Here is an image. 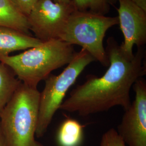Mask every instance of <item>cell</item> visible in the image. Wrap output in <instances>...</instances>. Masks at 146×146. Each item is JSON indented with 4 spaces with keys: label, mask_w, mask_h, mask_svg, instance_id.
Listing matches in <instances>:
<instances>
[{
    "label": "cell",
    "mask_w": 146,
    "mask_h": 146,
    "mask_svg": "<svg viewBox=\"0 0 146 146\" xmlns=\"http://www.w3.org/2000/svg\"><path fill=\"white\" fill-rule=\"evenodd\" d=\"M135 99L125 110L116 130L127 146H146V83L142 78L134 84Z\"/></svg>",
    "instance_id": "7"
},
{
    "label": "cell",
    "mask_w": 146,
    "mask_h": 146,
    "mask_svg": "<svg viewBox=\"0 0 146 146\" xmlns=\"http://www.w3.org/2000/svg\"><path fill=\"white\" fill-rule=\"evenodd\" d=\"M21 82L9 67L0 63V116Z\"/></svg>",
    "instance_id": "12"
},
{
    "label": "cell",
    "mask_w": 146,
    "mask_h": 146,
    "mask_svg": "<svg viewBox=\"0 0 146 146\" xmlns=\"http://www.w3.org/2000/svg\"><path fill=\"white\" fill-rule=\"evenodd\" d=\"M75 11L73 2L56 3L38 0L27 16L30 30L42 42L59 39L70 15Z\"/></svg>",
    "instance_id": "6"
},
{
    "label": "cell",
    "mask_w": 146,
    "mask_h": 146,
    "mask_svg": "<svg viewBox=\"0 0 146 146\" xmlns=\"http://www.w3.org/2000/svg\"><path fill=\"white\" fill-rule=\"evenodd\" d=\"M0 26L11 28L30 35L27 16L22 13L10 0H0Z\"/></svg>",
    "instance_id": "10"
},
{
    "label": "cell",
    "mask_w": 146,
    "mask_h": 146,
    "mask_svg": "<svg viewBox=\"0 0 146 146\" xmlns=\"http://www.w3.org/2000/svg\"><path fill=\"white\" fill-rule=\"evenodd\" d=\"M40 92L21 82L0 116L5 146H43L36 140Z\"/></svg>",
    "instance_id": "3"
},
{
    "label": "cell",
    "mask_w": 146,
    "mask_h": 146,
    "mask_svg": "<svg viewBox=\"0 0 146 146\" xmlns=\"http://www.w3.org/2000/svg\"><path fill=\"white\" fill-rule=\"evenodd\" d=\"M119 24L117 17H109L75 11L70 15L59 40L86 50L102 66L110 62L104 46L106 32Z\"/></svg>",
    "instance_id": "4"
},
{
    "label": "cell",
    "mask_w": 146,
    "mask_h": 146,
    "mask_svg": "<svg viewBox=\"0 0 146 146\" xmlns=\"http://www.w3.org/2000/svg\"><path fill=\"white\" fill-rule=\"evenodd\" d=\"M95 60L83 48L76 52L61 74H50L45 80V86L40 95L36 137L44 135L53 117L62 104L69 90L87 66Z\"/></svg>",
    "instance_id": "5"
},
{
    "label": "cell",
    "mask_w": 146,
    "mask_h": 146,
    "mask_svg": "<svg viewBox=\"0 0 146 146\" xmlns=\"http://www.w3.org/2000/svg\"><path fill=\"white\" fill-rule=\"evenodd\" d=\"M84 140V126L78 121L68 118L58 128L56 141L58 146H81Z\"/></svg>",
    "instance_id": "11"
},
{
    "label": "cell",
    "mask_w": 146,
    "mask_h": 146,
    "mask_svg": "<svg viewBox=\"0 0 146 146\" xmlns=\"http://www.w3.org/2000/svg\"><path fill=\"white\" fill-rule=\"evenodd\" d=\"M110 64L101 77L87 76L63 101L60 109L86 116L108 111L116 106L124 110L131 106L130 92L136 81L146 74L145 50L138 47L134 54L123 49L115 38L110 37L105 48Z\"/></svg>",
    "instance_id": "1"
},
{
    "label": "cell",
    "mask_w": 146,
    "mask_h": 146,
    "mask_svg": "<svg viewBox=\"0 0 146 146\" xmlns=\"http://www.w3.org/2000/svg\"><path fill=\"white\" fill-rule=\"evenodd\" d=\"M12 3L23 13L28 15L38 0H10Z\"/></svg>",
    "instance_id": "15"
},
{
    "label": "cell",
    "mask_w": 146,
    "mask_h": 146,
    "mask_svg": "<svg viewBox=\"0 0 146 146\" xmlns=\"http://www.w3.org/2000/svg\"><path fill=\"white\" fill-rule=\"evenodd\" d=\"M42 42L31 35L11 28L0 26V55H9L15 51L36 47Z\"/></svg>",
    "instance_id": "9"
},
{
    "label": "cell",
    "mask_w": 146,
    "mask_h": 146,
    "mask_svg": "<svg viewBox=\"0 0 146 146\" xmlns=\"http://www.w3.org/2000/svg\"><path fill=\"white\" fill-rule=\"evenodd\" d=\"M76 53L73 45L53 39L16 55H0V62L9 67L22 83L37 88L52 71L67 65Z\"/></svg>",
    "instance_id": "2"
},
{
    "label": "cell",
    "mask_w": 146,
    "mask_h": 146,
    "mask_svg": "<svg viewBox=\"0 0 146 146\" xmlns=\"http://www.w3.org/2000/svg\"><path fill=\"white\" fill-rule=\"evenodd\" d=\"M119 24L124 36L121 44L125 52L133 54L134 45L143 47L146 43V11L131 0H117Z\"/></svg>",
    "instance_id": "8"
},
{
    "label": "cell",
    "mask_w": 146,
    "mask_h": 146,
    "mask_svg": "<svg viewBox=\"0 0 146 146\" xmlns=\"http://www.w3.org/2000/svg\"><path fill=\"white\" fill-rule=\"evenodd\" d=\"M54 2L60 3H69L72 2V0H52Z\"/></svg>",
    "instance_id": "17"
},
{
    "label": "cell",
    "mask_w": 146,
    "mask_h": 146,
    "mask_svg": "<svg viewBox=\"0 0 146 146\" xmlns=\"http://www.w3.org/2000/svg\"><path fill=\"white\" fill-rule=\"evenodd\" d=\"M0 146H5V141L3 140V137L1 130V127H0Z\"/></svg>",
    "instance_id": "18"
},
{
    "label": "cell",
    "mask_w": 146,
    "mask_h": 146,
    "mask_svg": "<svg viewBox=\"0 0 146 146\" xmlns=\"http://www.w3.org/2000/svg\"><path fill=\"white\" fill-rule=\"evenodd\" d=\"M75 10L106 15L117 0H72Z\"/></svg>",
    "instance_id": "13"
},
{
    "label": "cell",
    "mask_w": 146,
    "mask_h": 146,
    "mask_svg": "<svg viewBox=\"0 0 146 146\" xmlns=\"http://www.w3.org/2000/svg\"><path fill=\"white\" fill-rule=\"evenodd\" d=\"M136 5L146 11V0H131Z\"/></svg>",
    "instance_id": "16"
},
{
    "label": "cell",
    "mask_w": 146,
    "mask_h": 146,
    "mask_svg": "<svg viewBox=\"0 0 146 146\" xmlns=\"http://www.w3.org/2000/svg\"><path fill=\"white\" fill-rule=\"evenodd\" d=\"M100 146H127L118 134L117 131L111 128L102 135Z\"/></svg>",
    "instance_id": "14"
}]
</instances>
